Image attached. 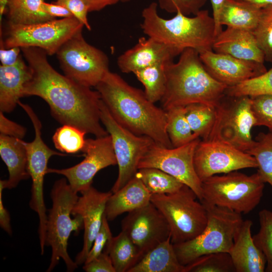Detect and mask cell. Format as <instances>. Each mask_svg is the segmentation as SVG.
<instances>
[{
  "instance_id": "1",
  "label": "cell",
  "mask_w": 272,
  "mask_h": 272,
  "mask_svg": "<svg viewBox=\"0 0 272 272\" xmlns=\"http://www.w3.org/2000/svg\"><path fill=\"white\" fill-rule=\"evenodd\" d=\"M31 70L24 96H36L49 105L51 115L60 123L72 125L96 138L108 134L101 123L99 92L62 75L49 63L47 53L35 47H21Z\"/></svg>"
},
{
  "instance_id": "2",
  "label": "cell",
  "mask_w": 272,
  "mask_h": 272,
  "mask_svg": "<svg viewBox=\"0 0 272 272\" xmlns=\"http://www.w3.org/2000/svg\"><path fill=\"white\" fill-rule=\"evenodd\" d=\"M114 119L138 135L172 148L166 130V112L150 101L144 91L128 84L118 74L108 72L95 87Z\"/></svg>"
},
{
  "instance_id": "3",
  "label": "cell",
  "mask_w": 272,
  "mask_h": 272,
  "mask_svg": "<svg viewBox=\"0 0 272 272\" xmlns=\"http://www.w3.org/2000/svg\"><path fill=\"white\" fill-rule=\"evenodd\" d=\"M165 74L166 89L160 101L165 111L194 103L216 107L228 87L210 75L198 52L191 48L185 49L177 62L167 63Z\"/></svg>"
},
{
  "instance_id": "4",
  "label": "cell",
  "mask_w": 272,
  "mask_h": 272,
  "mask_svg": "<svg viewBox=\"0 0 272 272\" xmlns=\"http://www.w3.org/2000/svg\"><path fill=\"white\" fill-rule=\"evenodd\" d=\"M158 4L152 3L142 13L141 28L148 37L165 44L180 55L191 48L198 52L212 50L216 38L215 23L208 10L190 17L178 12L171 19L160 16Z\"/></svg>"
},
{
  "instance_id": "5",
  "label": "cell",
  "mask_w": 272,
  "mask_h": 272,
  "mask_svg": "<svg viewBox=\"0 0 272 272\" xmlns=\"http://www.w3.org/2000/svg\"><path fill=\"white\" fill-rule=\"evenodd\" d=\"M65 178L56 180L51 189L52 207L48 211L46 227V246L51 248V256L47 272L51 271L60 259L64 261L67 271H73L78 265L67 252L68 240L72 232L83 228L80 215L71 217L72 210L79 196Z\"/></svg>"
},
{
  "instance_id": "6",
  "label": "cell",
  "mask_w": 272,
  "mask_h": 272,
  "mask_svg": "<svg viewBox=\"0 0 272 272\" xmlns=\"http://www.w3.org/2000/svg\"><path fill=\"white\" fill-rule=\"evenodd\" d=\"M200 201L208 212V222L205 229L191 240L173 244L177 259L183 266L206 254L218 252L229 253L236 232L243 221L241 214Z\"/></svg>"
},
{
  "instance_id": "7",
  "label": "cell",
  "mask_w": 272,
  "mask_h": 272,
  "mask_svg": "<svg viewBox=\"0 0 272 272\" xmlns=\"http://www.w3.org/2000/svg\"><path fill=\"white\" fill-rule=\"evenodd\" d=\"M197 199L194 192L185 184L173 193L152 194L151 202L169 224L173 244L191 240L205 229L208 212Z\"/></svg>"
},
{
  "instance_id": "8",
  "label": "cell",
  "mask_w": 272,
  "mask_h": 272,
  "mask_svg": "<svg viewBox=\"0 0 272 272\" xmlns=\"http://www.w3.org/2000/svg\"><path fill=\"white\" fill-rule=\"evenodd\" d=\"M264 187V183L257 172L247 175L234 171L203 181L201 201L247 214L259 203Z\"/></svg>"
},
{
  "instance_id": "9",
  "label": "cell",
  "mask_w": 272,
  "mask_h": 272,
  "mask_svg": "<svg viewBox=\"0 0 272 272\" xmlns=\"http://www.w3.org/2000/svg\"><path fill=\"white\" fill-rule=\"evenodd\" d=\"M84 26L74 16L30 24L8 22L1 46L7 49L35 47L51 55Z\"/></svg>"
},
{
  "instance_id": "10",
  "label": "cell",
  "mask_w": 272,
  "mask_h": 272,
  "mask_svg": "<svg viewBox=\"0 0 272 272\" xmlns=\"http://www.w3.org/2000/svg\"><path fill=\"white\" fill-rule=\"evenodd\" d=\"M248 96L225 95L215 107L216 118L207 140L232 146L244 152L252 146L251 130L255 119Z\"/></svg>"
},
{
  "instance_id": "11",
  "label": "cell",
  "mask_w": 272,
  "mask_h": 272,
  "mask_svg": "<svg viewBox=\"0 0 272 272\" xmlns=\"http://www.w3.org/2000/svg\"><path fill=\"white\" fill-rule=\"evenodd\" d=\"M56 54L64 75L87 87H96L109 71L107 56L85 41L82 30L67 40Z\"/></svg>"
},
{
  "instance_id": "12",
  "label": "cell",
  "mask_w": 272,
  "mask_h": 272,
  "mask_svg": "<svg viewBox=\"0 0 272 272\" xmlns=\"http://www.w3.org/2000/svg\"><path fill=\"white\" fill-rule=\"evenodd\" d=\"M18 104L30 118L35 131L33 141L26 142L22 139L21 142L26 150L27 170L32 181L29 206L38 216L39 242L41 244H44L47 215L43 195L44 178L47 174L49 159L54 155L63 156L66 155L50 149L45 144L41 138L42 124L36 113L28 104L23 103L20 101Z\"/></svg>"
},
{
  "instance_id": "13",
  "label": "cell",
  "mask_w": 272,
  "mask_h": 272,
  "mask_svg": "<svg viewBox=\"0 0 272 272\" xmlns=\"http://www.w3.org/2000/svg\"><path fill=\"white\" fill-rule=\"evenodd\" d=\"M100 117L111 138L118 167L117 178L111 190L114 193L136 175L140 161L155 142L149 137L137 135L121 125L112 117L102 100Z\"/></svg>"
},
{
  "instance_id": "14",
  "label": "cell",
  "mask_w": 272,
  "mask_h": 272,
  "mask_svg": "<svg viewBox=\"0 0 272 272\" xmlns=\"http://www.w3.org/2000/svg\"><path fill=\"white\" fill-rule=\"evenodd\" d=\"M200 140L198 138L177 148H167L154 142L140 161L138 170L143 168L160 169L190 188L201 201L202 182L193 164L194 151Z\"/></svg>"
},
{
  "instance_id": "15",
  "label": "cell",
  "mask_w": 272,
  "mask_h": 272,
  "mask_svg": "<svg viewBox=\"0 0 272 272\" xmlns=\"http://www.w3.org/2000/svg\"><path fill=\"white\" fill-rule=\"evenodd\" d=\"M193 164L201 182L217 174L257 167L255 158L245 152L221 142L202 140L195 148Z\"/></svg>"
},
{
  "instance_id": "16",
  "label": "cell",
  "mask_w": 272,
  "mask_h": 272,
  "mask_svg": "<svg viewBox=\"0 0 272 272\" xmlns=\"http://www.w3.org/2000/svg\"><path fill=\"white\" fill-rule=\"evenodd\" d=\"M82 152L85 158L77 165L63 169L48 168L47 170V173H56L64 176L72 188L77 193L91 187L93 178L100 170L117 164L109 134L86 139Z\"/></svg>"
},
{
  "instance_id": "17",
  "label": "cell",
  "mask_w": 272,
  "mask_h": 272,
  "mask_svg": "<svg viewBox=\"0 0 272 272\" xmlns=\"http://www.w3.org/2000/svg\"><path fill=\"white\" fill-rule=\"evenodd\" d=\"M121 228V231L128 236L143 256L170 238L168 222L151 202L128 213L122 221Z\"/></svg>"
},
{
  "instance_id": "18",
  "label": "cell",
  "mask_w": 272,
  "mask_h": 272,
  "mask_svg": "<svg viewBox=\"0 0 272 272\" xmlns=\"http://www.w3.org/2000/svg\"><path fill=\"white\" fill-rule=\"evenodd\" d=\"M198 53L210 75L228 87L237 85L267 71L263 63L239 59L213 50H204Z\"/></svg>"
},
{
  "instance_id": "19",
  "label": "cell",
  "mask_w": 272,
  "mask_h": 272,
  "mask_svg": "<svg viewBox=\"0 0 272 272\" xmlns=\"http://www.w3.org/2000/svg\"><path fill=\"white\" fill-rule=\"evenodd\" d=\"M81 196L75 203L72 216L80 215L83 221L84 230L82 250L76 257L78 265L84 263L96 236L101 226L106 203L112 192H101L92 186L81 192Z\"/></svg>"
},
{
  "instance_id": "20",
  "label": "cell",
  "mask_w": 272,
  "mask_h": 272,
  "mask_svg": "<svg viewBox=\"0 0 272 272\" xmlns=\"http://www.w3.org/2000/svg\"><path fill=\"white\" fill-rule=\"evenodd\" d=\"M179 55L173 48L154 39L140 38L132 48L121 54L117 65L122 73H134L159 63L173 61Z\"/></svg>"
},
{
  "instance_id": "21",
  "label": "cell",
  "mask_w": 272,
  "mask_h": 272,
  "mask_svg": "<svg viewBox=\"0 0 272 272\" xmlns=\"http://www.w3.org/2000/svg\"><path fill=\"white\" fill-rule=\"evenodd\" d=\"M252 225L251 220L243 221L229 252L236 272L265 271L266 259L253 241L251 232Z\"/></svg>"
},
{
  "instance_id": "22",
  "label": "cell",
  "mask_w": 272,
  "mask_h": 272,
  "mask_svg": "<svg viewBox=\"0 0 272 272\" xmlns=\"http://www.w3.org/2000/svg\"><path fill=\"white\" fill-rule=\"evenodd\" d=\"M212 50L241 59L260 63L265 60L252 32L243 29L227 27L216 37Z\"/></svg>"
},
{
  "instance_id": "23",
  "label": "cell",
  "mask_w": 272,
  "mask_h": 272,
  "mask_svg": "<svg viewBox=\"0 0 272 272\" xmlns=\"http://www.w3.org/2000/svg\"><path fill=\"white\" fill-rule=\"evenodd\" d=\"M31 70L21 55L10 66H0V109L3 112L13 111L19 99L24 96L26 84L30 79Z\"/></svg>"
},
{
  "instance_id": "24",
  "label": "cell",
  "mask_w": 272,
  "mask_h": 272,
  "mask_svg": "<svg viewBox=\"0 0 272 272\" xmlns=\"http://www.w3.org/2000/svg\"><path fill=\"white\" fill-rule=\"evenodd\" d=\"M152 194L135 176L123 187L112 193L106 205L105 216L112 221L118 216L143 207L151 202Z\"/></svg>"
},
{
  "instance_id": "25",
  "label": "cell",
  "mask_w": 272,
  "mask_h": 272,
  "mask_svg": "<svg viewBox=\"0 0 272 272\" xmlns=\"http://www.w3.org/2000/svg\"><path fill=\"white\" fill-rule=\"evenodd\" d=\"M21 140L0 135V155L9 174L5 180V188H14L21 181L30 177L27 170V152Z\"/></svg>"
},
{
  "instance_id": "26",
  "label": "cell",
  "mask_w": 272,
  "mask_h": 272,
  "mask_svg": "<svg viewBox=\"0 0 272 272\" xmlns=\"http://www.w3.org/2000/svg\"><path fill=\"white\" fill-rule=\"evenodd\" d=\"M128 272H184L169 238L146 253Z\"/></svg>"
},
{
  "instance_id": "27",
  "label": "cell",
  "mask_w": 272,
  "mask_h": 272,
  "mask_svg": "<svg viewBox=\"0 0 272 272\" xmlns=\"http://www.w3.org/2000/svg\"><path fill=\"white\" fill-rule=\"evenodd\" d=\"M262 8L240 0H225L221 10L219 22L221 26L253 32L261 14Z\"/></svg>"
},
{
  "instance_id": "28",
  "label": "cell",
  "mask_w": 272,
  "mask_h": 272,
  "mask_svg": "<svg viewBox=\"0 0 272 272\" xmlns=\"http://www.w3.org/2000/svg\"><path fill=\"white\" fill-rule=\"evenodd\" d=\"M104 251L109 255L115 272H128L143 256L138 247L122 231L111 238Z\"/></svg>"
},
{
  "instance_id": "29",
  "label": "cell",
  "mask_w": 272,
  "mask_h": 272,
  "mask_svg": "<svg viewBox=\"0 0 272 272\" xmlns=\"http://www.w3.org/2000/svg\"><path fill=\"white\" fill-rule=\"evenodd\" d=\"M43 0H7L8 22L18 24H30L55 19L44 12Z\"/></svg>"
},
{
  "instance_id": "30",
  "label": "cell",
  "mask_w": 272,
  "mask_h": 272,
  "mask_svg": "<svg viewBox=\"0 0 272 272\" xmlns=\"http://www.w3.org/2000/svg\"><path fill=\"white\" fill-rule=\"evenodd\" d=\"M166 112V130L172 147L182 146L199 138L193 132L188 123L184 106L172 107Z\"/></svg>"
},
{
  "instance_id": "31",
  "label": "cell",
  "mask_w": 272,
  "mask_h": 272,
  "mask_svg": "<svg viewBox=\"0 0 272 272\" xmlns=\"http://www.w3.org/2000/svg\"><path fill=\"white\" fill-rule=\"evenodd\" d=\"M136 176L151 194L173 193L184 185L173 176L155 168L139 169Z\"/></svg>"
},
{
  "instance_id": "32",
  "label": "cell",
  "mask_w": 272,
  "mask_h": 272,
  "mask_svg": "<svg viewBox=\"0 0 272 272\" xmlns=\"http://www.w3.org/2000/svg\"><path fill=\"white\" fill-rule=\"evenodd\" d=\"M246 152L255 158L257 172L262 181L269 183L272 187V130L266 133H259Z\"/></svg>"
},
{
  "instance_id": "33",
  "label": "cell",
  "mask_w": 272,
  "mask_h": 272,
  "mask_svg": "<svg viewBox=\"0 0 272 272\" xmlns=\"http://www.w3.org/2000/svg\"><path fill=\"white\" fill-rule=\"evenodd\" d=\"M185 116L193 132L202 140L208 138L216 118L215 107L202 103L184 106Z\"/></svg>"
},
{
  "instance_id": "34",
  "label": "cell",
  "mask_w": 272,
  "mask_h": 272,
  "mask_svg": "<svg viewBox=\"0 0 272 272\" xmlns=\"http://www.w3.org/2000/svg\"><path fill=\"white\" fill-rule=\"evenodd\" d=\"M166 63L155 64L133 73L144 86L147 98L154 103L161 100L165 91Z\"/></svg>"
},
{
  "instance_id": "35",
  "label": "cell",
  "mask_w": 272,
  "mask_h": 272,
  "mask_svg": "<svg viewBox=\"0 0 272 272\" xmlns=\"http://www.w3.org/2000/svg\"><path fill=\"white\" fill-rule=\"evenodd\" d=\"M184 272H236L230 254L218 252L202 255L184 266Z\"/></svg>"
},
{
  "instance_id": "36",
  "label": "cell",
  "mask_w": 272,
  "mask_h": 272,
  "mask_svg": "<svg viewBox=\"0 0 272 272\" xmlns=\"http://www.w3.org/2000/svg\"><path fill=\"white\" fill-rule=\"evenodd\" d=\"M225 95L231 97H255L261 95H272V68L264 74L227 87Z\"/></svg>"
},
{
  "instance_id": "37",
  "label": "cell",
  "mask_w": 272,
  "mask_h": 272,
  "mask_svg": "<svg viewBox=\"0 0 272 272\" xmlns=\"http://www.w3.org/2000/svg\"><path fill=\"white\" fill-rule=\"evenodd\" d=\"M86 132L72 125L63 124L55 131L52 141L56 149L61 153L75 154L83 151Z\"/></svg>"
},
{
  "instance_id": "38",
  "label": "cell",
  "mask_w": 272,
  "mask_h": 272,
  "mask_svg": "<svg viewBox=\"0 0 272 272\" xmlns=\"http://www.w3.org/2000/svg\"><path fill=\"white\" fill-rule=\"evenodd\" d=\"M258 218L259 230L252 237L255 245L265 256V271L272 272V210H261Z\"/></svg>"
},
{
  "instance_id": "39",
  "label": "cell",
  "mask_w": 272,
  "mask_h": 272,
  "mask_svg": "<svg viewBox=\"0 0 272 272\" xmlns=\"http://www.w3.org/2000/svg\"><path fill=\"white\" fill-rule=\"evenodd\" d=\"M252 33L264 53L265 60L272 62V5L262 8L259 21Z\"/></svg>"
},
{
  "instance_id": "40",
  "label": "cell",
  "mask_w": 272,
  "mask_h": 272,
  "mask_svg": "<svg viewBox=\"0 0 272 272\" xmlns=\"http://www.w3.org/2000/svg\"><path fill=\"white\" fill-rule=\"evenodd\" d=\"M250 98L255 126H265L272 130V95H261Z\"/></svg>"
},
{
  "instance_id": "41",
  "label": "cell",
  "mask_w": 272,
  "mask_h": 272,
  "mask_svg": "<svg viewBox=\"0 0 272 272\" xmlns=\"http://www.w3.org/2000/svg\"><path fill=\"white\" fill-rule=\"evenodd\" d=\"M207 0H158L160 7L169 13H177L189 16L195 15Z\"/></svg>"
},
{
  "instance_id": "42",
  "label": "cell",
  "mask_w": 272,
  "mask_h": 272,
  "mask_svg": "<svg viewBox=\"0 0 272 272\" xmlns=\"http://www.w3.org/2000/svg\"><path fill=\"white\" fill-rule=\"evenodd\" d=\"M108 221L104 215L100 229L95 237L84 263L90 262L102 253L108 242L112 237Z\"/></svg>"
},
{
  "instance_id": "43",
  "label": "cell",
  "mask_w": 272,
  "mask_h": 272,
  "mask_svg": "<svg viewBox=\"0 0 272 272\" xmlns=\"http://www.w3.org/2000/svg\"><path fill=\"white\" fill-rule=\"evenodd\" d=\"M55 3L67 9L73 16L77 19L88 30L91 27L88 20L89 7L82 0H54Z\"/></svg>"
},
{
  "instance_id": "44",
  "label": "cell",
  "mask_w": 272,
  "mask_h": 272,
  "mask_svg": "<svg viewBox=\"0 0 272 272\" xmlns=\"http://www.w3.org/2000/svg\"><path fill=\"white\" fill-rule=\"evenodd\" d=\"M83 269L87 272H115L109 255L104 251L90 262L84 263Z\"/></svg>"
},
{
  "instance_id": "45",
  "label": "cell",
  "mask_w": 272,
  "mask_h": 272,
  "mask_svg": "<svg viewBox=\"0 0 272 272\" xmlns=\"http://www.w3.org/2000/svg\"><path fill=\"white\" fill-rule=\"evenodd\" d=\"M0 133L1 134L22 139L26 133V128L7 118L4 112L1 111Z\"/></svg>"
},
{
  "instance_id": "46",
  "label": "cell",
  "mask_w": 272,
  "mask_h": 272,
  "mask_svg": "<svg viewBox=\"0 0 272 272\" xmlns=\"http://www.w3.org/2000/svg\"><path fill=\"white\" fill-rule=\"evenodd\" d=\"M5 180L0 181V226L8 234L11 235L12 230L11 225L10 215L5 207L3 200V191L5 189Z\"/></svg>"
},
{
  "instance_id": "47",
  "label": "cell",
  "mask_w": 272,
  "mask_h": 272,
  "mask_svg": "<svg viewBox=\"0 0 272 272\" xmlns=\"http://www.w3.org/2000/svg\"><path fill=\"white\" fill-rule=\"evenodd\" d=\"M42 6L44 12L54 19L57 17L64 18L74 16L67 9L55 2L48 3L44 2Z\"/></svg>"
},
{
  "instance_id": "48",
  "label": "cell",
  "mask_w": 272,
  "mask_h": 272,
  "mask_svg": "<svg viewBox=\"0 0 272 272\" xmlns=\"http://www.w3.org/2000/svg\"><path fill=\"white\" fill-rule=\"evenodd\" d=\"M21 50V48L19 47L7 49L1 46L0 60L1 65L10 66L15 64L21 55L20 53Z\"/></svg>"
},
{
  "instance_id": "49",
  "label": "cell",
  "mask_w": 272,
  "mask_h": 272,
  "mask_svg": "<svg viewBox=\"0 0 272 272\" xmlns=\"http://www.w3.org/2000/svg\"><path fill=\"white\" fill-rule=\"evenodd\" d=\"M225 0H210L212 9L213 17L215 23V35H218L223 30L222 27L219 24V20L222 7Z\"/></svg>"
},
{
  "instance_id": "50",
  "label": "cell",
  "mask_w": 272,
  "mask_h": 272,
  "mask_svg": "<svg viewBox=\"0 0 272 272\" xmlns=\"http://www.w3.org/2000/svg\"><path fill=\"white\" fill-rule=\"evenodd\" d=\"M89 7V12L99 11L107 6L114 5L122 0H82Z\"/></svg>"
},
{
  "instance_id": "51",
  "label": "cell",
  "mask_w": 272,
  "mask_h": 272,
  "mask_svg": "<svg viewBox=\"0 0 272 272\" xmlns=\"http://www.w3.org/2000/svg\"><path fill=\"white\" fill-rule=\"evenodd\" d=\"M249 3L257 7L262 8L272 5V0H240Z\"/></svg>"
},
{
  "instance_id": "52",
  "label": "cell",
  "mask_w": 272,
  "mask_h": 272,
  "mask_svg": "<svg viewBox=\"0 0 272 272\" xmlns=\"http://www.w3.org/2000/svg\"><path fill=\"white\" fill-rule=\"evenodd\" d=\"M1 7H5V5H7V0H1Z\"/></svg>"
},
{
  "instance_id": "53",
  "label": "cell",
  "mask_w": 272,
  "mask_h": 272,
  "mask_svg": "<svg viewBox=\"0 0 272 272\" xmlns=\"http://www.w3.org/2000/svg\"><path fill=\"white\" fill-rule=\"evenodd\" d=\"M127 0H122V1H126Z\"/></svg>"
}]
</instances>
